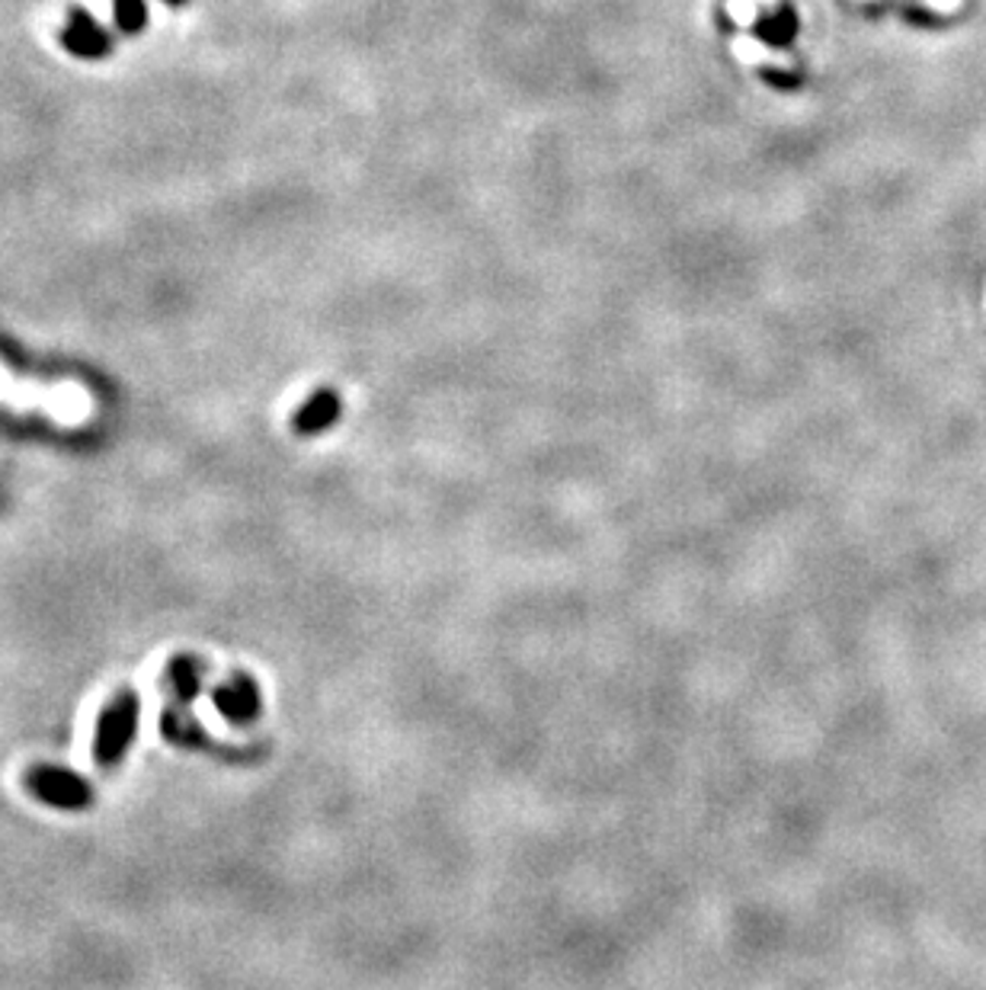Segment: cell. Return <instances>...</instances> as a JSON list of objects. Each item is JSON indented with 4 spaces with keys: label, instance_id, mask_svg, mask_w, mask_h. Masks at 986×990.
Here are the masks:
<instances>
[{
    "label": "cell",
    "instance_id": "obj_1",
    "mask_svg": "<svg viewBox=\"0 0 986 990\" xmlns=\"http://www.w3.org/2000/svg\"><path fill=\"white\" fill-rule=\"evenodd\" d=\"M138 727V699L132 692H119L96 721V741H93V760L99 766H116L122 754L129 750Z\"/></svg>",
    "mask_w": 986,
    "mask_h": 990
},
{
    "label": "cell",
    "instance_id": "obj_3",
    "mask_svg": "<svg viewBox=\"0 0 986 990\" xmlns=\"http://www.w3.org/2000/svg\"><path fill=\"white\" fill-rule=\"evenodd\" d=\"M215 706L227 721L247 724L260 715V689L250 676H231L215 689Z\"/></svg>",
    "mask_w": 986,
    "mask_h": 990
},
{
    "label": "cell",
    "instance_id": "obj_10",
    "mask_svg": "<svg viewBox=\"0 0 986 990\" xmlns=\"http://www.w3.org/2000/svg\"><path fill=\"white\" fill-rule=\"evenodd\" d=\"M762 81L765 84H772V88H782V91H795V88H801L805 84V74H785V71H778V68H762Z\"/></svg>",
    "mask_w": 986,
    "mask_h": 990
},
{
    "label": "cell",
    "instance_id": "obj_9",
    "mask_svg": "<svg viewBox=\"0 0 986 990\" xmlns=\"http://www.w3.org/2000/svg\"><path fill=\"white\" fill-rule=\"evenodd\" d=\"M164 731H167V737H174V741H192V737H199V724L189 719V712H179V709H167V712H164Z\"/></svg>",
    "mask_w": 986,
    "mask_h": 990
},
{
    "label": "cell",
    "instance_id": "obj_8",
    "mask_svg": "<svg viewBox=\"0 0 986 990\" xmlns=\"http://www.w3.org/2000/svg\"><path fill=\"white\" fill-rule=\"evenodd\" d=\"M116 23L122 33H141L148 23V7L144 0H116Z\"/></svg>",
    "mask_w": 986,
    "mask_h": 990
},
{
    "label": "cell",
    "instance_id": "obj_2",
    "mask_svg": "<svg viewBox=\"0 0 986 990\" xmlns=\"http://www.w3.org/2000/svg\"><path fill=\"white\" fill-rule=\"evenodd\" d=\"M26 789L51 808L78 811L90 805V785L74 776L71 769H58V766H36L26 772Z\"/></svg>",
    "mask_w": 986,
    "mask_h": 990
},
{
    "label": "cell",
    "instance_id": "obj_5",
    "mask_svg": "<svg viewBox=\"0 0 986 990\" xmlns=\"http://www.w3.org/2000/svg\"><path fill=\"white\" fill-rule=\"evenodd\" d=\"M340 410H343V405H340L337 392L320 388V392H314L305 405L298 407V414H295L292 427H295V433H302V436L324 433L327 427H333V423L340 420Z\"/></svg>",
    "mask_w": 986,
    "mask_h": 990
},
{
    "label": "cell",
    "instance_id": "obj_7",
    "mask_svg": "<svg viewBox=\"0 0 986 990\" xmlns=\"http://www.w3.org/2000/svg\"><path fill=\"white\" fill-rule=\"evenodd\" d=\"M202 674H206V664H202L199 657H186V654H179V657L171 661L167 679H171V686H174V692H177L179 699H183V702H189V699H196V692H199Z\"/></svg>",
    "mask_w": 986,
    "mask_h": 990
},
{
    "label": "cell",
    "instance_id": "obj_4",
    "mask_svg": "<svg viewBox=\"0 0 986 990\" xmlns=\"http://www.w3.org/2000/svg\"><path fill=\"white\" fill-rule=\"evenodd\" d=\"M61 43L64 48L71 51V55H78V58H103V55H109V36L93 23V16L84 13V10H74L71 13V20H68V26H64V33H61Z\"/></svg>",
    "mask_w": 986,
    "mask_h": 990
},
{
    "label": "cell",
    "instance_id": "obj_6",
    "mask_svg": "<svg viewBox=\"0 0 986 990\" xmlns=\"http://www.w3.org/2000/svg\"><path fill=\"white\" fill-rule=\"evenodd\" d=\"M798 10L791 3H778L775 10H765L756 23V36L768 48H791L798 39Z\"/></svg>",
    "mask_w": 986,
    "mask_h": 990
},
{
    "label": "cell",
    "instance_id": "obj_11",
    "mask_svg": "<svg viewBox=\"0 0 986 990\" xmlns=\"http://www.w3.org/2000/svg\"><path fill=\"white\" fill-rule=\"evenodd\" d=\"M167 3H183V0H167Z\"/></svg>",
    "mask_w": 986,
    "mask_h": 990
}]
</instances>
